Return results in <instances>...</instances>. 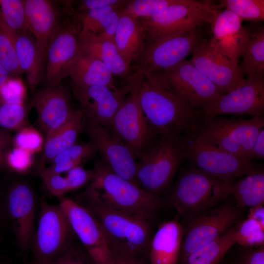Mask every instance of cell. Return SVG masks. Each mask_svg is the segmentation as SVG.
I'll use <instances>...</instances> for the list:
<instances>
[{
	"instance_id": "6da1fadb",
	"label": "cell",
	"mask_w": 264,
	"mask_h": 264,
	"mask_svg": "<svg viewBox=\"0 0 264 264\" xmlns=\"http://www.w3.org/2000/svg\"><path fill=\"white\" fill-rule=\"evenodd\" d=\"M134 74L139 103L153 137L179 139L196 130L205 117L201 109L193 108L181 100L158 71Z\"/></svg>"
},
{
	"instance_id": "7a4b0ae2",
	"label": "cell",
	"mask_w": 264,
	"mask_h": 264,
	"mask_svg": "<svg viewBox=\"0 0 264 264\" xmlns=\"http://www.w3.org/2000/svg\"><path fill=\"white\" fill-rule=\"evenodd\" d=\"M83 194L87 205L137 214L151 219L163 206L159 196L148 193L114 173L101 159Z\"/></svg>"
},
{
	"instance_id": "3957f363",
	"label": "cell",
	"mask_w": 264,
	"mask_h": 264,
	"mask_svg": "<svg viewBox=\"0 0 264 264\" xmlns=\"http://www.w3.org/2000/svg\"><path fill=\"white\" fill-rule=\"evenodd\" d=\"M234 184L189 164L179 173L167 201L187 219L222 203L231 195Z\"/></svg>"
},
{
	"instance_id": "277c9868",
	"label": "cell",
	"mask_w": 264,
	"mask_h": 264,
	"mask_svg": "<svg viewBox=\"0 0 264 264\" xmlns=\"http://www.w3.org/2000/svg\"><path fill=\"white\" fill-rule=\"evenodd\" d=\"M87 207L97 219L112 254L139 259L149 250L150 219L126 211Z\"/></svg>"
},
{
	"instance_id": "5b68a950",
	"label": "cell",
	"mask_w": 264,
	"mask_h": 264,
	"mask_svg": "<svg viewBox=\"0 0 264 264\" xmlns=\"http://www.w3.org/2000/svg\"><path fill=\"white\" fill-rule=\"evenodd\" d=\"M264 126L263 115L249 119L205 116L190 136L244 160L254 162L253 147Z\"/></svg>"
},
{
	"instance_id": "8992f818",
	"label": "cell",
	"mask_w": 264,
	"mask_h": 264,
	"mask_svg": "<svg viewBox=\"0 0 264 264\" xmlns=\"http://www.w3.org/2000/svg\"><path fill=\"white\" fill-rule=\"evenodd\" d=\"M184 160L178 139L166 136L152 138L136 157L137 186L148 193L159 196L170 187Z\"/></svg>"
},
{
	"instance_id": "52a82bcc",
	"label": "cell",
	"mask_w": 264,
	"mask_h": 264,
	"mask_svg": "<svg viewBox=\"0 0 264 264\" xmlns=\"http://www.w3.org/2000/svg\"><path fill=\"white\" fill-rule=\"evenodd\" d=\"M220 8L219 4L211 2L182 0L140 19L147 42L166 35L188 32L205 22L209 23Z\"/></svg>"
},
{
	"instance_id": "ba28073f",
	"label": "cell",
	"mask_w": 264,
	"mask_h": 264,
	"mask_svg": "<svg viewBox=\"0 0 264 264\" xmlns=\"http://www.w3.org/2000/svg\"><path fill=\"white\" fill-rule=\"evenodd\" d=\"M235 204L221 203L184 220L183 236L177 264L192 252L224 234L240 216Z\"/></svg>"
},
{
	"instance_id": "9c48e42d",
	"label": "cell",
	"mask_w": 264,
	"mask_h": 264,
	"mask_svg": "<svg viewBox=\"0 0 264 264\" xmlns=\"http://www.w3.org/2000/svg\"><path fill=\"white\" fill-rule=\"evenodd\" d=\"M184 159L211 175L234 183L256 166L222 149L209 145L190 135L178 139Z\"/></svg>"
},
{
	"instance_id": "30bf717a",
	"label": "cell",
	"mask_w": 264,
	"mask_h": 264,
	"mask_svg": "<svg viewBox=\"0 0 264 264\" xmlns=\"http://www.w3.org/2000/svg\"><path fill=\"white\" fill-rule=\"evenodd\" d=\"M203 42L196 28L147 42L144 50L132 64V69L138 74L168 69L184 60Z\"/></svg>"
},
{
	"instance_id": "8fae6325",
	"label": "cell",
	"mask_w": 264,
	"mask_h": 264,
	"mask_svg": "<svg viewBox=\"0 0 264 264\" xmlns=\"http://www.w3.org/2000/svg\"><path fill=\"white\" fill-rule=\"evenodd\" d=\"M32 264L49 262L72 244L74 233L59 204L42 201Z\"/></svg>"
},
{
	"instance_id": "7c38bea8",
	"label": "cell",
	"mask_w": 264,
	"mask_h": 264,
	"mask_svg": "<svg viewBox=\"0 0 264 264\" xmlns=\"http://www.w3.org/2000/svg\"><path fill=\"white\" fill-rule=\"evenodd\" d=\"M59 204L74 234L79 239L95 264H116L102 228L87 207L62 196Z\"/></svg>"
},
{
	"instance_id": "4fadbf2b",
	"label": "cell",
	"mask_w": 264,
	"mask_h": 264,
	"mask_svg": "<svg viewBox=\"0 0 264 264\" xmlns=\"http://www.w3.org/2000/svg\"><path fill=\"white\" fill-rule=\"evenodd\" d=\"M158 71L174 92L193 108L201 109L221 96L214 84L190 60H184L170 68Z\"/></svg>"
},
{
	"instance_id": "5bb4252c",
	"label": "cell",
	"mask_w": 264,
	"mask_h": 264,
	"mask_svg": "<svg viewBox=\"0 0 264 264\" xmlns=\"http://www.w3.org/2000/svg\"><path fill=\"white\" fill-rule=\"evenodd\" d=\"M83 127V132L95 145L101 160L114 173L137 185V162L123 141L111 129L84 117Z\"/></svg>"
},
{
	"instance_id": "9a60e30c",
	"label": "cell",
	"mask_w": 264,
	"mask_h": 264,
	"mask_svg": "<svg viewBox=\"0 0 264 264\" xmlns=\"http://www.w3.org/2000/svg\"><path fill=\"white\" fill-rule=\"evenodd\" d=\"M112 130L137 157L153 138L149 132L138 99L137 78L134 75L133 86L116 113Z\"/></svg>"
},
{
	"instance_id": "2e32d148",
	"label": "cell",
	"mask_w": 264,
	"mask_h": 264,
	"mask_svg": "<svg viewBox=\"0 0 264 264\" xmlns=\"http://www.w3.org/2000/svg\"><path fill=\"white\" fill-rule=\"evenodd\" d=\"M133 82L134 78L117 90L105 86L80 88L74 85L72 90L80 104L84 118L111 129L114 116Z\"/></svg>"
},
{
	"instance_id": "e0dca14e",
	"label": "cell",
	"mask_w": 264,
	"mask_h": 264,
	"mask_svg": "<svg viewBox=\"0 0 264 264\" xmlns=\"http://www.w3.org/2000/svg\"><path fill=\"white\" fill-rule=\"evenodd\" d=\"M193 66L224 95L247 82L239 64L215 50L209 43L202 42L194 50L190 60Z\"/></svg>"
},
{
	"instance_id": "ac0fdd59",
	"label": "cell",
	"mask_w": 264,
	"mask_h": 264,
	"mask_svg": "<svg viewBox=\"0 0 264 264\" xmlns=\"http://www.w3.org/2000/svg\"><path fill=\"white\" fill-rule=\"evenodd\" d=\"M246 80L244 85L203 107L201 110L205 116L216 117L229 114H249L253 117L263 115L264 78Z\"/></svg>"
},
{
	"instance_id": "d6986e66",
	"label": "cell",
	"mask_w": 264,
	"mask_h": 264,
	"mask_svg": "<svg viewBox=\"0 0 264 264\" xmlns=\"http://www.w3.org/2000/svg\"><path fill=\"white\" fill-rule=\"evenodd\" d=\"M80 30L74 25H59L49 42L45 58L43 81L45 87L61 83L66 68L79 51Z\"/></svg>"
},
{
	"instance_id": "ffe728a7",
	"label": "cell",
	"mask_w": 264,
	"mask_h": 264,
	"mask_svg": "<svg viewBox=\"0 0 264 264\" xmlns=\"http://www.w3.org/2000/svg\"><path fill=\"white\" fill-rule=\"evenodd\" d=\"M31 104L36 110L38 123L45 138L65 123L76 110L72 107L69 91L61 83L45 87L35 93Z\"/></svg>"
},
{
	"instance_id": "44dd1931",
	"label": "cell",
	"mask_w": 264,
	"mask_h": 264,
	"mask_svg": "<svg viewBox=\"0 0 264 264\" xmlns=\"http://www.w3.org/2000/svg\"><path fill=\"white\" fill-rule=\"evenodd\" d=\"M5 208L18 244L26 252L32 239L35 220V198L32 189L22 182L14 185L8 194Z\"/></svg>"
},
{
	"instance_id": "7402d4cb",
	"label": "cell",
	"mask_w": 264,
	"mask_h": 264,
	"mask_svg": "<svg viewBox=\"0 0 264 264\" xmlns=\"http://www.w3.org/2000/svg\"><path fill=\"white\" fill-rule=\"evenodd\" d=\"M213 38L209 42L217 52L238 64L242 51L245 31L242 21L233 12L218 10L209 23Z\"/></svg>"
},
{
	"instance_id": "603a6c76",
	"label": "cell",
	"mask_w": 264,
	"mask_h": 264,
	"mask_svg": "<svg viewBox=\"0 0 264 264\" xmlns=\"http://www.w3.org/2000/svg\"><path fill=\"white\" fill-rule=\"evenodd\" d=\"M28 27L44 63L50 38L59 26L58 10L48 0H22Z\"/></svg>"
},
{
	"instance_id": "cb8c5ba5",
	"label": "cell",
	"mask_w": 264,
	"mask_h": 264,
	"mask_svg": "<svg viewBox=\"0 0 264 264\" xmlns=\"http://www.w3.org/2000/svg\"><path fill=\"white\" fill-rule=\"evenodd\" d=\"M79 49L102 62L113 75L130 82L133 74L120 55L114 41L105 39L82 27L79 35Z\"/></svg>"
},
{
	"instance_id": "d4e9b609",
	"label": "cell",
	"mask_w": 264,
	"mask_h": 264,
	"mask_svg": "<svg viewBox=\"0 0 264 264\" xmlns=\"http://www.w3.org/2000/svg\"><path fill=\"white\" fill-rule=\"evenodd\" d=\"M69 77L73 85L85 88L105 86L117 90L113 75L100 60L80 50L66 69L65 77Z\"/></svg>"
},
{
	"instance_id": "484cf974",
	"label": "cell",
	"mask_w": 264,
	"mask_h": 264,
	"mask_svg": "<svg viewBox=\"0 0 264 264\" xmlns=\"http://www.w3.org/2000/svg\"><path fill=\"white\" fill-rule=\"evenodd\" d=\"M183 236V227L178 221L162 223L150 243L151 264H177Z\"/></svg>"
},
{
	"instance_id": "4316f807",
	"label": "cell",
	"mask_w": 264,
	"mask_h": 264,
	"mask_svg": "<svg viewBox=\"0 0 264 264\" xmlns=\"http://www.w3.org/2000/svg\"><path fill=\"white\" fill-rule=\"evenodd\" d=\"M114 42L125 62L131 67L147 43L145 30L140 18L122 10L114 35Z\"/></svg>"
},
{
	"instance_id": "83f0119b",
	"label": "cell",
	"mask_w": 264,
	"mask_h": 264,
	"mask_svg": "<svg viewBox=\"0 0 264 264\" xmlns=\"http://www.w3.org/2000/svg\"><path fill=\"white\" fill-rule=\"evenodd\" d=\"M245 41L241 54L242 61L239 65L247 80L264 78V28L257 23L244 27Z\"/></svg>"
},
{
	"instance_id": "f1b7e54d",
	"label": "cell",
	"mask_w": 264,
	"mask_h": 264,
	"mask_svg": "<svg viewBox=\"0 0 264 264\" xmlns=\"http://www.w3.org/2000/svg\"><path fill=\"white\" fill-rule=\"evenodd\" d=\"M31 33L15 32L14 39L20 68L26 76L32 93L43 81L45 63Z\"/></svg>"
},
{
	"instance_id": "f546056e",
	"label": "cell",
	"mask_w": 264,
	"mask_h": 264,
	"mask_svg": "<svg viewBox=\"0 0 264 264\" xmlns=\"http://www.w3.org/2000/svg\"><path fill=\"white\" fill-rule=\"evenodd\" d=\"M83 114L76 109L71 117L50 135L45 138L40 170L58 154L75 144L83 131Z\"/></svg>"
},
{
	"instance_id": "4dcf8cb0",
	"label": "cell",
	"mask_w": 264,
	"mask_h": 264,
	"mask_svg": "<svg viewBox=\"0 0 264 264\" xmlns=\"http://www.w3.org/2000/svg\"><path fill=\"white\" fill-rule=\"evenodd\" d=\"M124 2L123 0L117 4L78 13L81 28L85 27L94 34L114 41V35Z\"/></svg>"
},
{
	"instance_id": "1f68e13d",
	"label": "cell",
	"mask_w": 264,
	"mask_h": 264,
	"mask_svg": "<svg viewBox=\"0 0 264 264\" xmlns=\"http://www.w3.org/2000/svg\"><path fill=\"white\" fill-rule=\"evenodd\" d=\"M233 186L235 205L242 210L264 203V171L256 166Z\"/></svg>"
},
{
	"instance_id": "d6a6232c",
	"label": "cell",
	"mask_w": 264,
	"mask_h": 264,
	"mask_svg": "<svg viewBox=\"0 0 264 264\" xmlns=\"http://www.w3.org/2000/svg\"><path fill=\"white\" fill-rule=\"evenodd\" d=\"M236 228L232 226L215 240L197 249L180 264H217L236 243Z\"/></svg>"
},
{
	"instance_id": "836d02e7",
	"label": "cell",
	"mask_w": 264,
	"mask_h": 264,
	"mask_svg": "<svg viewBox=\"0 0 264 264\" xmlns=\"http://www.w3.org/2000/svg\"><path fill=\"white\" fill-rule=\"evenodd\" d=\"M97 152L95 145L91 141L75 144L58 154L49 162L48 167L43 169L56 174L67 172L79 166L83 160L93 156Z\"/></svg>"
},
{
	"instance_id": "e575fe53",
	"label": "cell",
	"mask_w": 264,
	"mask_h": 264,
	"mask_svg": "<svg viewBox=\"0 0 264 264\" xmlns=\"http://www.w3.org/2000/svg\"><path fill=\"white\" fill-rule=\"evenodd\" d=\"M15 32L0 16V64L10 76L18 77L22 72L20 68L16 53Z\"/></svg>"
},
{
	"instance_id": "d590c367",
	"label": "cell",
	"mask_w": 264,
	"mask_h": 264,
	"mask_svg": "<svg viewBox=\"0 0 264 264\" xmlns=\"http://www.w3.org/2000/svg\"><path fill=\"white\" fill-rule=\"evenodd\" d=\"M0 16L16 33H31L26 23L22 0H0Z\"/></svg>"
},
{
	"instance_id": "8d00e7d4",
	"label": "cell",
	"mask_w": 264,
	"mask_h": 264,
	"mask_svg": "<svg viewBox=\"0 0 264 264\" xmlns=\"http://www.w3.org/2000/svg\"><path fill=\"white\" fill-rule=\"evenodd\" d=\"M219 4L235 14L242 21L257 22L264 20V0H221Z\"/></svg>"
},
{
	"instance_id": "74e56055",
	"label": "cell",
	"mask_w": 264,
	"mask_h": 264,
	"mask_svg": "<svg viewBox=\"0 0 264 264\" xmlns=\"http://www.w3.org/2000/svg\"><path fill=\"white\" fill-rule=\"evenodd\" d=\"M235 241L245 248L263 246L264 228L255 220L247 218L236 228Z\"/></svg>"
},
{
	"instance_id": "f35d334b",
	"label": "cell",
	"mask_w": 264,
	"mask_h": 264,
	"mask_svg": "<svg viewBox=\"0 0 264 264\" xmlns=\"http://www.w3.org/2000/svg\"><path fill=\"white\" fill-rule=\"evenodd\" d=\"M182 0H124L123 10L132 16L141 18L149 17Z\"/></svg>"
},
{
	"instance_id": "ab89813d",
	"label": "cell",
	"mask_w": 264,
	"mask_h": 264,
	"mask_svg": "<svg viewBox=\"0 0 264 264\" xmlns=\"http://www.w3.org/2000/svg\"><path fill=\"white\" fill-rule=\"evenodd\" d=\"M27 113L23 104L0 103V126L20 130L25 127Z\"/></svg>"
},
{
	"instance_id": "60d3db41",
	"label": "cell",
	"mask_w": 264,
	"mask_h": 264,
	"mask_svg": "<svg viewBox=\"0 0 264 264\" xmlns=\"http://www.w3.org/2000/svg\"><path fill=\"white\" fill-rule=\"evenodd\" d=\"M39 176L48 191L53 195L61 197L71 191L68 178L61 174L48 172L44 169L39 171Z\"/></svg>"
},
{
	"instance_id": "b9f144b4",
	"label": "cell",
	"mask_w": 264,
	"mask_h": 264,
	"mask_svg": "<svg viewBox=\"0 0 264 264\" xmlns=\"http://www.w3.org/2000/svg\"><path fill=\"white\" fill-rule=\"evenodd\" d=\"M14 142L16 147L33 154L39 152L42 148L43 139L41 134L33 128L25 127L19 130Z\"/></svg>"
},
{
	"instance_id": "7bdbcfd3",
	"label": "cell",
	"mask_w": 264,
	"mask_h": 264,
	"mask_svg": "<svg viewBox=\"0 0 264 264\" xmlns=\"http://www.w3.org/2000/svg\"><path fill=\"white\" fill-rule=\"evenodd\" d=\"M31 264H95L88 254L73 246L72 244L54 260L49 262Z\"/></svg>"
},
{
	"instance_id": "ee69618b",
	"label": "cell",
	"mask_w": 264,
	"mask_h": 264,
	"mask_svg": "<svg viewBox=\"0 0 264 264\" xmlns=\"http://www.w3.org/2000/svg\"><path fill=\"white\" fill-rule=\"evenodd\" d=\"M32 153L20 148L16 147L8 154L7 161L15 171L22 173L31 166L33 160Z\"/></svg>"
},
{
	"instance_id": "f6af8a7d",
	"label": "cell",
	"mask_w": 264,
	"mask_h": 264,
	"mask_svg": "<svg viewBox=\"0 0 264 264\" xmlns=\"http://www.w3.org/2000/svg\"><path fill=\"white\" fill-rule=\"evenodd\" d=\"M0 95L2 101L4 102L22 104L24 91L19 83L9 79L0 88Z\"/></svg>"
},
{
	"instance_id": "bcb514c9",
	"label": "cell",
	"mask_w": 264,
	"mask_h": 264,
	"mask_svg": "<svg viewBox=\"0 0 264 264\" xmlns=\"http://www.w3.org/2000/svg\"><path fill=\"white\" fill-rule=\"evenodd\" d=\"M234 264H264V246L245 248Z\"/></svg>"
},
{
	"instance_id": "7dc6e473",
	"label": "cell",
	"mask_w": 264,
	"mask_h": 264,
	"mask_svg": "<svg viewBox=\"0 0 264 264\" xmlns=\"http://www.w3.org/2000/svg\"><path fill=\"white\" fill-rule=\"evenodd\" d=\"M119 0H84L79 2L78 12L94 9L103 6L112 5L121 3Z\"/></svg>"
},
{
	"instance_id": "c3c4849f",
	"label": "cell",
	"mask_w": 264,
	"mask_h": 264,
	"mask_svg": "<svg viewBox=\"0 0 264 264\" xmlns=\"http://www.w3.org/2000/svg\"><path fill=\"white\" fill-rule=\"evenodd\" d=\"M254 158L263 159L264 158V129H262L254 143L253 147Z\"/></svg>"
},
{
	"instance_id": "681fc988",
	"label": "cell",
	"mask_w": 264,
	"mask_h": 264,
	"mask_svg": "<svg viewBox=\"0 0 264 264\" xmlns=\"http://www.w3.org/2000/svg\"><path fill=\"white\" fill-rule=\"evenodd\" d=\"M247 218L255 220L264 228V207L263 205H258L249 208Z\"/></svg>"
},
{
	"instance_id": "f907efd6",
	"label": "cell",
	"mask_w": 264,
	"mask_h": 264,
	"mask_svg": "<svg viewBox=\"0 0 264 264\" xmlns=\"http://www.w3.org/2000/svg\"><path fill=\"white\" fill-rule=\"evenodd\" d=\"M9 143V136L0 131V165L4 161V154Z\"/></svg>"
},
{
	"instance_id": "816d5d0a",
	"label": "cell",
	"mask_w": 264,
	"mask_h": 264,
	"mask_svg": "<svg viewBox=\"0 0 264 264\" xmlns=\"http://www.w3.org/2000/svg\"><path fill=\"white\" fill-rule=\"evenodd\" d=\"M113 255L116 264H144L140 259L124 257L116 254Z\"/></svg>"
},
{
	"instance_id": "f5cc1de1",
	"label": "cell",
	"mask_w": 264,
	"mask_h": 264,
	"mask_svg": "<svg viewBox=\"0 0 264 264\" xmlns=\"http://www.w3.org/2000/svg\"><path fill=\"white\" fill-rule=\"evenodd\" d=\"M10 76L8 72L5 68L0 64V88L3 85L7 80H9Z\"/></svg>"
},
{
	"instance_id": "db71d44e",
	"label": "cell",
	"mask_w": 264,
	"mask_h": 264,
	"mask_svg": "<svg viewBox=\"0 0 264 264\" xmlns=\"http://www.w3.org/2000/svg\"><path fill=\"white\" fill-rule=\"evenodd\" d=\"M3 210L2 207V204L1 202H0V225L1 224L2 220H3Z\"/></svg>"
},
{
	"instance_id": "11a10c76",
	"label": "cell",
	"mask_w": 264,
	"mask_h": 264,
	"mask_svg": "<svg viewBox=\"0 0 264 264\" xmlns=\"http://www.w3.org/2000/svg\"><path fill=\"white\" fill-rule=\"evenodd\" d=\"M3 262H2V261L1 260V259H0V264H2Z\"/></svg>"
}]
</instances>
